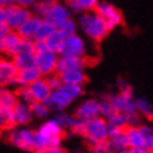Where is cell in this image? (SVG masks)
<instances>
[{"label": "cell", "instance_id": "1", "mask_svg": "<svg viewBox=\"0 0 153 153\" xmlns=\"http://www.w3.org/2000/svg\"><path fill=\"white\" fill-rule=\"evenodd\" d=\"M79 21H77V27L82 28L84 35L94 42H100L110 34V28L107 25L101 16L96 11H84L79 14Z\"/></svg>", "mask_w": 153, "mask_h": 153}, {"label": "cell", "instance_id": "2", "mask_svg": "<svg viewBox=\"0 0 153 153\" xmlns=\"http://www.w3.org/2000/svg\"><path fill=\"white\" fill-rule=\"evenodd\" d=\"M7 142L24 152H34V131L25 126H14L7 131Z\"/></svg>", "mask_w": 153, "mask_h": 153}, {"label": "cell", "instance_id": "3", "mask_svg": "<svg viewBox=\"0 0 153 153\" xmlns=\"http://www.w3.org/2000/svg\"><path fill=\"white\" fill-rule=\"evenodd\" d=\"M58 56L65 58H87V45L80 35L74 34L70 37L63 38Z\"/></svg>", "mask_w": 153, "mask_h": 153}, {"label": "cell", "instance_id": "4", "mask_svg": "<svg viewBox=\"0 0 153 153\" xmlns=\"http://www.w3.org/2000/svg\"><path fill=\"white\" fill-rule=\"evenodd\" d=\"M84 139L87 142L88 148L93 146L100 140L108 139L107 135V120L101 115L94 117L91 120L86 121V132H84Z\"/></svg>", "mask_w": 153, "mask_h": 153}, {"label": "cell", "instance_id": "5", "mask_svg": "<svg viewBox=\"0 0 153 153\" xmlns=\"http://www.w3.org/2000/svg\"><path fill=\"white\" fill-rule=\"evenodd\" d=\"M4 13H6L4 24L9 27V30H17L33 14L31 13V9L20 6L17 3L4 6Z\"/></svg>", "mask_w": 153, "mask_h": 153}, {"label": "cell", "instance_id": "6", "mask_svg": "<svg viewBox=\"0 0 153 153\" xmlns=\"http://www.w3.org/2000/svg\"><path fill=\"white\" fill-rule=\"evenodd\" d=\"M94 11L98 13L102 19H104V21L107 23V25H108L110 30H114L115 27L121 25L122 21H124V17H122L121 11L117 9L115 6H112L111 3H108V1H100V0H98Z\"/></svg>", "mask_w": 153, "mask_h": 153}, {"label": "cell", "instance_id": "7", "mask_svg": "<svg viewBox=\"0 0 153 153\" xmlns=\"http://www.w3.org/2000/svg\"><path fill=\"white\" fill-rule=\"evenodd\" d=\"M56 60H58V53L49 51L48 48L35 51V68L39 70L42 76L55 73Z\"/></svg>", "mask_w": 153, "mask_h": 153}, {"label": "cell", "instance_id": "8", "mask_svg": "<svg viewBox=\"0 0 153 153\" xmlns=\"http://www.w3.org/2000/svg\"><path fill=\"white\" fill-rule=\"evenodd\" d=\"M105 97L111 101V104L115 108V111L124 112V114H129V112L136 111L134 91H126V93H121L120 91L117 94H108Z\"/></svg>", "mask_w": 153, "mask_h": 153}, {"label": "cell", "instance_id": "9", "mask_svg": "<svg viewBox=\"0 0 153 153\" xmlns=\"http://www.w3.org/2000/svg\"><path fill=\"white\" fill-rule=\"evenodd\" d=\"M70 10L66 7V4H62L59 1H55L51 6V9L47 11V14L42 17V20H47L48 23L55 25L56 28L59 27L62 23H65L66 20L70 19Z\"/></svg>", "mask_w": 153, "mask_h": 153}, {"label": "cell", "instance_id": "10", "mask_svg": "<svg viewBox=\"0 0 153 153\" xmlns=\"http://www.w3.org/2000/svg\"><path fill=\"white\" fill-rule=\"evenodd\" d=\"M44 102H45L47 107L51 110V112H60V111H65L73 101H72L60 88H56V90H51L49 97Z\"/></svg>", "mask_w": 153, "mask_h": 153}, {"label": "cell", "instance_id": "11", "mask_svg": "<svg viewBox=\"0 0 153 153\" xmlns=\"http://www.w3.org/2000/svg\"><path fill=\"white\" fill-rule=\"evenodd\" d=\"M76 118H79L82 121H88L94 118V117L100 115V111H98V100L97 98H87L79 104L74 110L73 114Z\"/></svg>", "mask_w": 153, "mask_h": 153}, {"label": "cell", "instance_id": "12", "mask_svg": "<svg viewBox=\"0 0 153 153\" xmlns=\"http://www.w3.org/2000/svg\"><path fill=\"white\" fill-rule=\"evenodd\" d=\"M13 118L16 126H27L34 120L31 107L23 101H19L13 107Z\"/></svg>", "mask_w": 153, "mask_h": 153}, {"label": "cell", "instance_id": "13", "mask_svg": "<svg viewBox=\"0 0 153 153\" xmlns=\"http://www.w3.org/2000/svg\"><path fill=\"white\" fill-rule=\"evenodd\" d=\"M87 58H65V56H58L56 60L55 73H62L65 70L70 69H86L87 68Z\"/></svg>", "mask_w": 153, "mask_h": 153}, {"label": "cell", "instance_id": "14", "mask_svg": "<svg viewBox=\"0 0 153 153\" xmlns=\"http://www.w3.org/2000/svg\"><path fill=\"white\" fill-rule=\"evenodd\" d=\"M27 87L30 90V93L33 94L35 101H45L49 97V94H51V88L47 84V80H45L44 76H41L37 80H34L33 83H30Z\"/></svg>", "mask_w": 153, "mask_h": 153}, {"label": "cell", "instance_id": "15", "mask_svg": "<svg viewBox=\"0 0 153 153\" xmlns=\"http://www.w3.org/2000/svg\"><path fill=\"white\" fill-rule=\"evenodd\" d=\"M20 39H21V37H20V34L16 30H9L7 34L4 35V38L0 42L1 44V55L11 58L14 55V51H16V48L19 45Z\"/></svg>", "mask_w": 153, "mask_h": 153}, {"label": "cell", "instance_id": "16", "mask_svg": "<svg viewBox=\"0 0 153 153\" xmlns=\"http://www.w3.org/2000/svg\"><path fill=\"white\" fill-rule=\"evenodd\" d=\"M41 17H38V16H35V14H31L30 17H28L25 21H24L21 25H20L16 31L20 34V37L21 38H30V39H33L34 34H35V31H37L38 25H39V23H41Z\"/></svg>", "mask_w": 153, "mask_h": 153}, {"label": "cell", "instance_id": "17", "mask_svg": "<svg viewBox=\"0 0 153 153\" xmlns=\"http://www.w3.org/2000/svg\"><path fill=\"white\" fill-rule=\"evenodd\" d=\"M62 83H72V84H84L87 83V74L84 69H70L59 73Z\"/></svg>", "mask_w": 153, "mask_h": 153}, {"label": "cell", "instance_id": "18", "mask_svg": "<svg viewBox=\"0 0 153 153\" xmlns=\"http://www.w3.org/2000/svg\"><path fill=\"white\" fill-rule=\"evenodd\" d=\"M17 72L19 70H17L11 58H0V79L4 82L6 86H7L10 79L17 76Z\"/></svg>", "mask_w": 153, "mask_h": 153}, {"label": "cell", "instance_id": "19", "mask_svg": "<svg viewBox=\"0 0 153 153\" xmlns=\"http://www.w3.org/2000/svg\"><path fill=\"white\" fill-rule=\"evenodd\" d=\"M13 62L17 70L28 69V68H34L35 66V52H24V53H17L14 55Z\"/></svg>", "mask_w": 153, "mask_h": 153}, {"label": "cell", "instance_id": "20", "mask_svg": "<svg viewBox=\"0 0 153 153\" xmlns=\"http://www.w3.org/2000/svg\"><path fill=\"white\" fill-rule=\"evenodd\" d=\"M125 134H126V139H128V146H129L131 149L145 148L143 136L140 134L139 126H126Z\"/></svg>", "mask_w": 153, "mask_h": 153}, {"label": "cell", "instance_id": "21", "mask_svg": "<svg viewBox=\"0 0 153 153\" xmlns=\"http://www.w3.org/2000/svg\"><path fill=\"white\" fill-rule=\"evenodd\" d=\"M19 102V97L16 94V90H11L9 86H1L0 87V105L13 108Z\"/></svg>", "mask_w": 153, "mask_h": 153}, {"label": "cell", "instance_id": "22", "mask_svg": "<svg viewBox=\"0 0 153 153\" xmlns=\"http://www.w3.org/2000/svg\"><path fill=\"white\" fill-rule=\"evenodd\" d=\"M14 118H13V108L0 105V134L7 132L11 128H14Z\"/></svg>", "mask_w": 153, "mask_h": 153}, {"label": "cell", "instance_id": "23", "mask_svg": "<svg viewBox=\"0 0 153 153\" xmlns=\"http://www.w3.org/2000/svg\"><path fill=\"white\" fill-rule=\"evenodd\" d=\"M125 148H129V146H128V139H126L125 129L120 131L117 135L108 138V149H110L111 152L117 153V152H120V150H122V149H125Z\"/></svg>", "mask_w": 153, "mask_h": 153}, {"label": "cell", "instance_id": "24", "mask_svg": "<svg viewBox=\"0 0 153 153\" xmlns=\"http://www.w3.org/2000/svg\"><path fill=\"white\" fill-rule=\"evenodd\" d=\"M39 132L45 134L47 136H56V135H60V136H65V129L56 122L55 118L52 120H48L47 122H44L39 128H38Z\"/></svg>", "mask_w": 153, "mask_h": 153}, {"label": "cell", "instance_id": "25", "mask_svg": "<svg viewBox=\"0 0 153 153\" xmlns=\"http://www.w3.org/2000/svg\"><path fill=\"white\" fill-rule=\"evenodd\" d=\"M55 30H56L55 25L48 23L47 20H41V23H39L37 31H35V34H34V37H33V41H45Z\"/></svg>", "mask_w": 153, "mask_h": 153}, {"label": "cell", "instance_id": "26", "mask_svg": "<svg viewBox=\"0 0 153 153\" xmlns=\"http://www.w3.org/2000/svg\"><path fill=\"white\" fill-rule=\"evenodd\" d=\"M135 105H136V111L140 114L142 118L148 121L153 120V105L150 101H148L146 98H135Z\"/></svg>", "mask_w": 153, "mask_h": 153}, {"label": "cell", "instance_id": "27", "mask_svg": "<svg viewBox=\"0 0 153 153\" xmlns=\"http://www.w3.org/2000/svg\"><path fill=\"white\" fill-rule=\"evenodd\" d=\"M60 90L68 96V97L74 101V100H79L82 96L84 94V87L82 84H72V83H62Z\"/></svg>", "mask_w": 153, "mask_h": 153}, {"label": "cell", "instance_id": "28", "mask_svg": "<svg viewBox=\"0 0 153 153\" xmlns=\"http://www.w3.org/2000/svg\"><path fill=\"white\" fill-rule=\"evenodd\" d=\"M56 30H58V33H59L63 38L70 37V35L77 34V23H76L74 20H72V17H70L69 20H66L65 23L60 24Z\"/></svg>", "mask_w": 153, "mask_h": 153}, {"label": "cell", "instance_id": "29", "mask_svg": "<svg viewBox=\"0 0 153 153\" xmlns=\"http://www.w3.org/2000/svg\"><path fill=\"white\" fill-rule=\"evenodd\" d=\"M55 1H58V0H38L37 3L31 7V13L42 19V17L47 14L48 10L51 9V6L53 4Z\"/></svg>", "mask_w": 153, "mask_h": 153}, {"label": "cell", "instance_id": "30", "mask_svg": "<svg viewBox=\"0 0 153 153\" xmlns=\"http://www.w3.org/2000/svg\"><path fill=\"white\" fill-rule=\"evenodd\" d=\"M62 41H63V37L58 33V30H55V31H53V33H52L44 42H45V45H47V48L49 49V51L58 53L60 45H62Z\"/></svg>", "mask_w": 153, "mask_h": 153}, {"label": "cell", "instance_id": "31", "mask_svg": "<svg viewBox=\"0 0 153 153\" xmlns=\"http://www.w3.org/2000/svg\"><path fill=\"white\" fill-rule=\"evenodd\" d=\"M107 124L120 129H125L126 128V114L120 111H115L110 118H107Z\"/></svg>", "mask_w": 153, "mask_h": 153}, {"label": "cell", "instance_id": "32", "mask_svg": "<svg viewBox=\"0 0 153 153\" xmlns=\"http://www.w3.org/2000/svg\"><path fill=\"white\" fill-rule=\"evenodd\" d=\"M98 111H100V115L107 120V118H110L115 112V108L111 104V101L104 96L101 100H98Z\"/></svg>", "mask_w": 153, "mask_h": 153}, {"label": "cell", "instance_id": "33", "mask_svg": "<svg viewBox=\"0 0 153 153\" xmlns=\"http://www.w3.org/2000/svg\"><path fill=\"white\" fill-rule=\"evenodd\" d=\"M139 129L142 136H143L145 148L153 150V126L149 125V124H140Z\"/></svg>", "mask_w": 153, "mask_h": 153}, {"label": "cell", "instance_id": "34", "mask_svg": "<svg viewBox=\"0 0 153 153\" xmlns=\"http://www.w3.org/2000/svg\"><path fill=\"white\" fill-rule=\"evenodd\" d=\"M31 111H33V115L35 118H47L49 114H51V110L47 107V104L44 101H34L31 104Z\"/></svg>", "mask_w": 153, "mask_h": 153}, {"label": "cell", "instance_id": "35", "mask_svg": "<svg viewBox=\"0 0 153 153\" xmlns=\"http://www.w3.org/2000/svg\"><path fill=\"white\" fill-rule=\"evenodd\" d=\"M55 120H56V122L66 131V129H70V128H72L74 120H76V117L69 115V114H66L65 111H60V112H56Z\"/></svg>", "mask_w": 153, "mask_h": 153}, {"label": "cell", "instance_id": "36", "mask_svg": "<svg viewBox=\"0 0 153 153\" xmlns=\"http://www.w3.org/2000/svg\"><path fill=\"white\" fill-rule=\"evenodd\" d=\"M14 90H16V94H17V97H19V101H23V102H25V104H28V105H31V104L35 101L27 86H21V87L14 88Z\"/></svg>", "mask_w": 153, "mask_h": 153}, {"label": "cell", "instance_id": "37", "mask_svg": "<svg viewBox=\"0 0 153 153\" xmlns=\"http://www.w3.org/2000/svg\"><path fill=\"white\" fill-rule=\"evenodd\" d=\"M45 80H47V84L49 86L51 90H56V88H60L62 86V80H60V76L58 73H51L48 76H44Z\"/></svg>", "mask_w": 153, "mask_h": 153}, {"label": "cell", "instance_id": "38", "mask_svg": "<svg viewBox=\"0 0 153 153\" xmlns=\"http://www.w3.org/2000/svg\"><path fill=\"white\" fill-rule=\"evenodd\" d=\"M70 132L73 135H79V136H84V132H86V121H82L79 118H76L73 122V125L70 128Z\"/></svg>", "mask_w": 153, "mask_h": 153}, {"label": "cell", "instance_id": "39", "mask_svg": "<svg viewBox=\"0 0 153 153\" xmlns=\"http://www.w3.org/2000/svg\"><path fill=\"white\" fill-rule=\"evenodd\" d=\"M142 117L138 111H134V112H129L126 114V126H139L142 124Z\"/></svg>", "mask_w": 153, "mask_h": 153}, {"label": "cell", "instance_id": "40", "mask_svg": "<svg viewBox=\"0 0 153 153\" xmlns=\"http://www.w3.org/2000/svg\"><path fill=\"white\" fill-rule=\"evenodd\" d=\"M76 3L80 7L82 13H84V11H93L97 6L98 0H76Z\"/></svg>", "mask_w": 153, "mask_h": 153}, {"label": "cell", "instance_id": "41", "mask_svg": "<svg viewBox=\"0 0 153 153\" xmlns=\"http://www.w3.org/2000/svg\"><path fill=\"white\" fill-rule=\"evenodd\" d=\"M34 153H68L65 149L60 146H48L45 149H39V150H34Z\"/></svg>", "mask_w": 153, "mask_h": 153}, {"label": "cell", "instance_id": "42", "mask_svg": "<svg viewBox=\"0 0 153 153\" xmlns=\"http://www.w3.org/2000/svg\"><path fill=\"white\" fill-rule=\"evenodd\" d=\"M117 88L120 90L121 93H126V91H132V87L126 83L124 79H118L117 80Z\"/></svg>", "mask_w": 153, "mask_h": 153}, {"label": "cell", "instance_id": "43", "mask_svg": "<svg viewBox=\"0 0 153 153\" xmlns=\"http://www.w3.org/2000/svg\"><path fill=\"white\" fill-rule=\"evenodd\" d=\"M37 1L38 0H16V3H17V4L24 6V7H28V9H31Z\"/></svg>", "mask_w": 153, "mask_h": 153}, {"label": "cell", "instance_id": "44", "mask_svg": "<svg viewBox=\"0 0 153 153\" xmlns=\"http://www.w3.org/2000/svg\"><path fill=\"white\" fill-rule=\"evenodd\" d=\"M7 31H9V27H7L4 23L0 24V42H1V39L4 38V35L7 34Z\"/></svg>", "mask_w": 153, "mask_h": 153}, {"label": "cell", "instance_id": "45", "mask_svg": "<svg viewBox=\"0 0 153 153\" xmlns=\"http://www.w3.org/2000/svg\"><path fill=\"white\" fill-rule=\"evenodd\" d=\"M131 153H152V150L146 148H134L131 149Z\"/></svg>", "mask_w": 153, "mask_h": 153}, {"label": "cell", "instance_id": "46", "mask_svg": "<svg viewBox=\"0 0 153 153\" xmlns=\"http://www.w3.org/2000/svg\"><path fill=\"white\" fill-rule=\"evenodd\" d=\"M4 17H6V13H4V6L0 4V24L4 23Z\"/></svg>", "mask_w": 153, "mask_h": 153}, {"label": "cell", "instance_id": "47", "mask_svg": "<svg viewBox=\"0 0 153 153\" xmlns=\"http://www.w3.org/2000/svg\"><path fill=\"white\" fill-rule=\"evenodd\" d=\"M90 153H114L111 150H97V149H90Z\"/></svg>", "mask_w": 153, "mask_h": 153}, {"label": "cell", "instance_id": "48", "mask_svg": "<svg viewBox=\"0 0 153 153\" xmlns=\"http://www.w3.org/2000/svg\"><path fill=\"white\" fill-rule=\"evenodd\" d=\"M13 3H16V0H1V4H3V6L13 4Z\"/></svg>", "mask_w": 153, "mask_h": 153}, {"label": "cell", "instance_id": "49", "mask_svg": "<svg viewBox=\"0 0 153 153\" xmlns=\"http://www.w3.org/2000/svg\"><path fill=\"white\" fill-rule=\"evenodd\" d=\"M117 153H131V148H125V149H122V150H120V152H117Z\"/></svg>", "mask_w": 153, "mask_h": 153}, {"label": "cell", "instance_id": "50", "mask_svg": "<svg viewBox=\"0 0 153 153\" xmlns=\"http://www.w3.org/2000/svg\"><path fill=\"white\" fill-rule=\"evenodd\" d=\"M80 153H86V152H80Z\"/></svg>", "mask_w": 153, "mask_h": 153}, {"label": "cell", "instance_id": "51", "mask_svg": "<svg viewBox=\"0 0 153 153\" xmlns=\"http://www.w3.org/2000/svg\"><path fill=\"white\" fill-rule=\"evenodd\" d=\"M152 153H153V150H152Z\"/></svg>", "mask_w": 153, "mask_h": 153}]
</instances>
